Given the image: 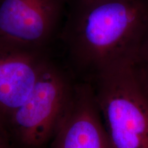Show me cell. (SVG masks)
I'll list each match as a JSON object with an SVG mask.
<instances>
[{"mask_svg":"<svg viewBox=\"0 0 148 148\" xmlns=\"http://www.w3.org/2000/svg\"><path fill=\"white\" fill-rule=\"evenodd\" d=\"M0 148H17L8 130L0 121Z\"/></svg>","mask_w":148,"mask_h":148,"instance_id":"ba28073f","label":"cell"},{"mask_svg":"<svg viewBox=\"0 0 148 148\" xmlns=\"http://www.w3.org/2000/svg\"><path fill=\"white\" fill-rule=\"evenodd\" d=\"M95 75V100L113 147L148 148V75L136 61Z\"/></svg>","mask_w":148,"mask_h":148,"instance_id":"7a4b0ae2","label":"cell"},{"mask_svg":"<svg viewBox=\"0 0 148 148\" xmlns=\"http://www.w3.org/2000/svg\"><path fill=\"white\" fill-rule=\"evenodd\" d=\"M67 0H0V42L47 49Z\"/></svg>","mask_w":148,"mask_h":148,"instance_id":"277c9868","label":"cell"},{"mask_svg":"<svg viewBox=\"0 0 148 148\" xmlns=\"http://www.w3.org/2000/svg\"><path fill=\"white\" fill-rule=\"evenodd\" d=\"M136 62L148 75V26L140 43Z\"/></svg>","mask_w":148,"mask_h":148,"instance_id":"52a82bcc","label":"cell"},{"mask_svg":"<svg viewBox=\"0 0 148 148\" xmlns=\"http://www.w3.org/2000/svg\"><path fill=\"white\" fill-rule=\"evenodd\" d=\"M73 86L52 60L5 126L17 148H43L52 139L71 99Z\"/></svg>","mask_w":148,"mask_h":148,"instance_id":"3957f363","label":"cell"},{"mask_svg":"<svg viewBox=\"0 0 148 148\" xmlns=\"http://www.w3.org/2000/svg\"><path fill=\"white\" fill-rule=\"evenodd\" d=\"M51 60L47 49H27L0 42V121L4 125L29 95Z\"/></svg>","mask_w":148,"mask_h":148,"instance_id":"5b68a950","label":"cell"},{"mask_svg":"<svg viewBox=\"0 0 148 148\" xmlns=\"http://www.w3.org/2000/svg\"><path fill=\"white\" fill-rule=\"evenodd\" d=\"M49 148H114L90 85L73 86L69 104Z\"/></svg>","mask_w":148,"mask_h":148,"instance_id":"8992f818","label":"cell"},{"mask_svg":"<svg viewBox=\"0 0 148 148\" xmlns=\"http://www.w3.org/2000/svg\"><path fill=\"white\" fill-rule=\"evenodd\" d=\"M148 26V0H73L61 39L71 60L95 73L137 61Z\"/></svg>","mask_w":148,"mask_h":148,"instance_id":"6da1fadb","label":"cell"}]
</instances>
